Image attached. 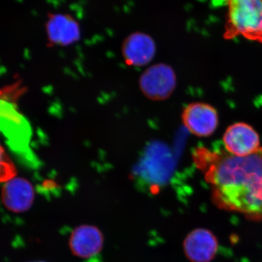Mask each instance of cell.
Masks as SVG:
<instances>
[{
	"mask_svg": "<svg viewBox=\"0 0 262 262\" xmlns=\"http://www.w3.org/2000/svg\"><path fill=\"white\" fill-rule=\"evenodd\" d=\"M1 199L8 211L24 213L28 211L34 203V189L27 179L14 177L5 182Z\"/></svg>",
	"mask_w": 262,
	"mask_h": 262,
	"instance_id": "9c48e42d",
	"label": "cell"
},
{
	"mask_svg": "<svg viewBox=\"0 0 262 262\" xmlns=\"http://www.w3.org/2000/svg\"><path fill=\"white\" fill-rule=\"evenodd\" d=\"M122 52L127 65L143 67L148 64L154 58L156 46L154 39L149 34L135 32L124 40Z\"/></svg>",
	"mask_w": 262,
	"mask_h": 262,
	"instance_id": "8fae6325",
	"label": "cell"
},
{
	"mask_svg": "<svg viewBox=\"0 0 262 262\" xmlns=\"http://www.w3.org/2000/svg\"><path fill=\"white\" fill-rule=\"evenodd\" d=\"M144 158L139 170L141 177L157 187L165 184L174 168V161L170 153L164 146H152Z\"/></svg>",
	"mask_w": 262,
	"mask_h": 262,
	"instance_id": "5b68a950",
	"label": "cell"
},
{
	"mask_svg": "<svg viewBox=\"0 0 262 262\" xmlns=\"http://www.w3.org/2000/svg\"><path fill=\"white\" fill-rule=\"evenodd\" d=\"M182 120L187 130L200 137L211 136L216 130L219 116L211 105L196 102L188 105L182 114Z\"/></svg>",
	"mask_w": 262,
	"mask_h": 262,
	"instance_id": "8992f818",
	"label": "cell"
},
{
	"mask_svg": "<svg viewBox=\"0 0 262 262\" xmlns=\"http://www.w3.org/2000/svg\"><path fill=\"white\" fill-rule=\"evenodd\" d=\"M227 5L225 37L242 36L262 43V0H223Z\"/></svg>",
	"mask_w": 262,
	"mask_h": 262,
	"instance_id": "7a4b0ae2",
	"label": "cell"
},
{
	"mask_svg": "<svg viewBox=\"0 0 262 262\" xmlns=\"http://www.w3.org/2000/svg\"><path fill=\"white\" fill-rule=\"evenodd\" d=\"M141 91L146 97L154 101L168 98L175 90L177 77L173 69L165 63L151 66L141 75Z\"/></svg>",
	"mask_w": 262,
	"mask_h": 262,
	"instance_id": "3957f363",
	"label": "cell"
},
{
	"mask_svg": "<svg viewBox=\"0 0 262 262\" xmlns=\"http://www.w3.org/2000/svg\"><path fill=\"white\" fill-rule=\"evenodd\" d=\"M218 241L207 229H194L184 239L183 248L191 262H211L218 251Z\"/></svg>",
	"mask_w": 262,
	"mask_h": 262,
	"instance_id": "ba28073f",
	"label": "cell"
},
{
	"mask_svg": "<svg viewBox=\"0 0 262 262\" xmlns=\"http://www.w3.org/2000/svg\"><path fill=\"white\" fill-rule=\"evenodd\" d=\"M223 142L227 153L241 158L251 156L261 149L257 132L244 122L230 125L225 131Z\"/></svg>",
	"mask_w": 262,
	"mask_h": 262,
	"instance_id": "277c9868",
	"label": "cell"
},
{
	"mask_svg": "<svg viewBox=\"0 0 262 262\" xmlns=\"http://www.w3.org/2000/svg\"><path fill=\"white\" fill-rule=\"evenodd\" d=\"M48 42L52 46H68L80 40L81 28L77 19L68 13H51L46 22Z\"/></svg>",
	"mask_w": 262,
	"mask_h": 262,
	"instance_id": "52a82bcc",
	"label": "cell"
},
{
	"mask_svg": "<svg viewBox=\"0 0 262 262\" xmlns=\"http://www.w3.org/2000/svg\"><path fill=\"white\" fill-rule=\"evenodd\" d=\"M103 235L98 227L83 225L74 229L70 237L71 251L80 258H91L97 256L103 246Z\"/></svg>",
	"mask_w": 262,
	"mask_h": 262,
	"instance_id": "30bf717a",
	"label": "cell"
},
{
	"mask_svg": "<svg viewBox=\"0 0 262 262\" xmlns=\"http://www.w3.org/2000/svg\"><path fill=\"white\" fill-rule=\"evenodd\" d=\"M16 170L13 162L0 144V183L8 182L14 178Z\"/></svg>",
	"mask_w": 262,
	"mask_h": 262,
	"instance_id": "7c38bea8",
	"label": "cell"
},
{
	"mask_svg": "<svg viewBox=\"0 0 262 262\" xmlns=\"http://www.w3.org/2000/svg\"><path fill=\"white\" fill-rule=\"evenodd\" d=\"M196 163L205 169L212 199L220 208L262 220V148L251 156L198 150Z\"/></svg>",
	"mask_w": 262,
	"mask_h": 262,
	"instance_id": "6da1fadb",
	"label": "cell"
}]
</instances>
